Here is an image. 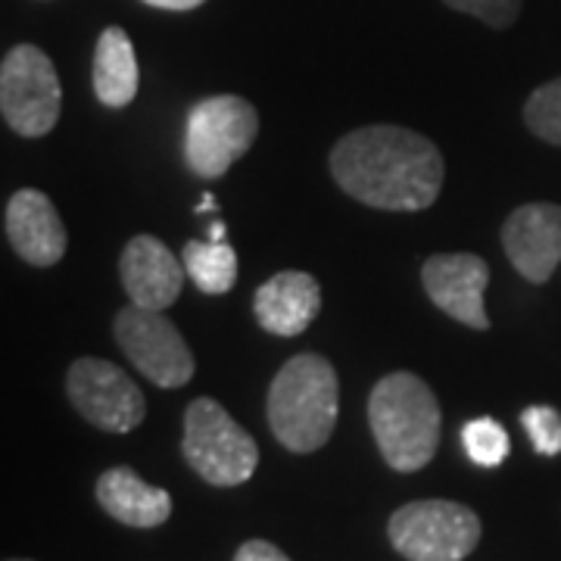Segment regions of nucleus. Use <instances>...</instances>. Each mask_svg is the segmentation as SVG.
I'll use <instances>...</instances> for the list:
<instances>
[{
	"label": "nucleus",
	"instance_id": "nucleus-1",
	"mask_svg": "<svg viewBox=\"0 0 561 561\" xmlns=\"http://www.w3.org/2000/svg\"><path fill=\"white\" fill-rule=\"evenodd\" d=\"M331 175L353 201L387 213H421L443 191V157L434 140L400 125H365L337 140Z\"/></svg>",
	"mask_w": 561,
	"mask_h": 561
},
{
	"label": "nucleus",
	"instance_id": "nucleus-2",
	"mask_svg": "<svg viewBox=\"0 0 561 561\" xmlns=\"http://www.w3.org/2000/svg\"><path fill=\"white\" fill-rule=\"evenodd\" d=\"M275 440L297 453H316L331 440L341 415V383L334 365L319 353H300L280 365L265 402Z\"/></svg>",
	"mask_w": 561,
	"mask_h": 561
},
{
	"label": "nucleus",
	"instance_id": "nucleus-3",
	"mask_svg": "<svg viewBox=\"0 0 561 561\" xmlns=\"http://www.w3.org/2000/svg\"><path fill=\"white\" fill-rule=\"evenodd\" d=\"M368 424L393 471H421L437 453L440 405L434 390L412 371H393L375 383L368 397Z\"/></svg>",
	"mask_w": 561,
	"mask_h": 561
},
{
	"label": "nucleus",
	"instance_id": "nucleus-4",
	"mask_svg": "<svg viewBox=\"0 0 561 561\" xmlns=\"http://www.w3.org/2000/svg\"><path fill=\"white\" fill-rule=\"evenodd\" d=\"M181 453L209 486H241L260 465L256 440L209 397L187 405Z\"/></svg>",
	"mask_w": 561,
	"mask_h": 561
},
{
	"label": "nucleus",
	"instance_id": "nucleus-5",
	"mask_svg": "<svg viewBox=\"0 0 561 561\" xmlns=\"http://www.w3.org/2000/svg\"><path fill=\"white\" fill-rule=\"evenodd\" d=\"M260 135L256 106L238 94L194 103L184 122V162L201 179H219Z\"/></svg>",
	"mask_w": 561,
	"mask_h": 561
},
{
	"label": "nucleus",
	"instance_id": "nucleus-6",
	"mask_svg": "<svg viewBox=\"0 0 561 561\" xmlns=\"http://www.w3.org/2000/svg\"><path fill=\"white\" fill-rule=\"evenodd\" d=\"M387 537L409 561H461L481 542V518L449 500H419L393 512Z\"/></svg>",
	"mask_w": 561,
	"mask_h": 561
},
{
	"label": "nucleus",
	"instance_id": "nucleus-7",
	"mask_svg": "<svg viewBox=\"0 0 561 561\" xmlns=\"http://www.w3.org/2000/svg\"><path fill=\"white\" fill-rule=\"evenodd\" d=\"M62 91L54 60L35 44H16L0 62V113L22 138H44L60 122Z\"/></svg>",
	"mask_w": 561,
	"mask_h": 561
},
{
	"label": "nucleus",
	"instance_id": "nucleus-8",
	"mask_svg": "<svg viewBox=\"0 0 561 561\" xmlns=\"http://www.w3.org/2000/svg\"><path fill=\"white\" fill-rule=\"evenodd\" d=\"M113 337L128 362L157 387L175 390L194 378V353L181 337L179 324L160 309L125 306L113 321Z\"/></svg>",
	"mask_w": 561,
	"mask_h": 561
},
{
	"label": "nucleus",
	"instance_id": "nucleus-9",
	"mask_svg": "<svg viewBox=\"0 0 561 561\" xmlns=\"http://www.w3.org/2000/svg\"><path fill=\"white\" fill-rule=\"evenodd\" d=\"M66 393L81 419L106 434H128L147 415L140 387L119 365L106 359H76L66 375Z\"/></svg>",
	"mask_w": 561,
	"mask_h": 561
},
{
	"label": "nucleus",
	"instance_id": "nucleus-10",
	"mask_svg": "<svg viewBox=\"0 0 561 561\" xmlns=\"http://www.w3.org/2000/svg\"><path fill=\"white\" fill-rule=\"evenodd\" d=\"M421 284L431 302L449 319L474 331L490 328L483 290L490 284V265L474 253H437L421 265Z\"/></svg>",
	"mask_w": 561,
	"mask_h": 561
},
{
	"label": "nucleus",
	"instance_id": "nucleus-11",
	"mask_svg": "<svg viewBox=\"0 0 561 561\" xmlns=\"http://www.w3.org/2000/svg\"><path fill=\"white\" fill-rule=\"evenodd\" d=\"M502 247L522 278L546 284L561 262V206H518L502 225Z\"/></svg>",
	"mask_w": 561,
	"mask_h": 561
},
{
	"label": "nucleus",
	"instance_id": "nucleus-12",
	"mask_svg": "<svg viewBox=\"0 0 561 561\" xmlns=\"http://www.w3.org/2000/svg\"><path fill=\"white\" fill-rule=\"evenodd\" d=\"M184 272V262L153 234L131 238L119 256L122 287L140 309L165 312L181 297Z\"/></svg>",
	"mask_w": 561,
	"mask_h": 561
},
{
	"label": "nucleus",
	"instance_id": "nucleus-13",
	"mask_svg": "<svg viewBox=\"0 0 561 561\" xmlns=\"http://www.w3.org/2000/svg\"><path fill=\"white\" fill-rule=\"evenodd\" d=\"M7 241L13 243V250L20 253L28 265H57L66 253V228H62L60 213L50 203L44 191L35 187H22L7 203Z\"/></svg>",
	"mask_w": 561,
	"mask_h": 561
},
{
	"label": "nucleus",
	"instance_id": "nucleus-14",
	"mask_svg": "<svg viewBox=\"0 0 561 561\" xmlns=\"http://www.w3.org/2000/svg\"><path fill=\"white\" fill-rule=\"evenodd\" d=\"M319 280L306 272H278L253 297V312L262 331L278 337H297L319 319Z\"/></svg>",
	"mask_w": 561,
	"mask_h": 561
},
{
	"label": "nucleus",
	"instance_id": "nucleus-15",
	"mask_svg": "<svg viewBox=\"0 0 561 561\" xmlns=\"http://www.w3.org/2000/svg\"><path fill=\"white\" fill-rule=\"evenodd\" d=\"M98 502L110 518L138 530L160 527L172 515V496L162 486L140 481L138 471H131L128 465L103 471L98 481Z\"/></svg>",
	"mask_w": 561,
	"mask_h": 561
},
{
	"label": "nucleus",
	"instance_id": "nucleus-16",
	"mask_svg": "<svg viewBox=\"0 0 561 561\" xmlns=\"http://www.w3.org/2000/svg\"><path fill=\"white\" fill-rule=\"evenodd\" d=\"M94 94L103 106L122 110L138 98L140 69L135 57V44L128 32L119 25L103 28L98 47H94Z\"/></svg>",
	"mask_w": 561,
	"mask_h": 561
},
{
	"label": "nucleus",
	"instance_id": "nucleus-17",
	"mask_svg": "<svg viewBox=\"0 0 561 561\" xmlns=\"http://www.w3.org/2000/svg\"><path fill=\"white\" fill-rule=\"evenodd\" d=\"M181 262L191 280L197 284V290L209 297L228 294L238 280V253L225 241H187Z\"/></svg>",
	"mask_w": 561,
	"mask_h": 561
},
{
	"label": "nucleus",
	"instance_id": "nucleus-18",
	"mask_svg": "<svg viewBox=\"0 0 561 561\" xmlns=\"http://www.w3.org/2000/svg\"><path fill=\"white\" fill-rule=\"evenodd\" d=\"M461 446L468 453V459L481 468H496L505 461L512 443L508 434L496 419H471L461 427Z\"/></svg>",
	"mask_w": 561,
	"mask_h": 561
},
{
	"label": "nucleus",
	"instance_id": "nucleus-19",
	"mask_svg": "<svg viewBox=\"0 0 561 561\" xmlns=\"http://www.w3.org/2000/svg\"><path fill=\"white\" fill-rule=\"evenodd\" d=\"M527 128L546 144L561 147V79L546 81L524 103Z\"/></svg>",
	"mask_w": 561,
	"mask_h": 561
},
{
	"label": "nucleus",
	"instance_id": "nucleus-20",
	"mask_svg": "<svg viewBox=\"0 0 561 561\" xmlns=\"http://www.w3.org/2000/svg\"><path fill=\"white\" fill-rule=\"evenodd\" d=\"M522 427L540 456H561V415L552 405H530L522 412Z\"/></svg>",
	"mask_w": 561,
	"mask_h": 561
},
{
	"label": "nucleus",
	"instance_id": "nucleus-21",
	"mask_svg": "<svg viewBox=\"0 0 561 561\" xmlns=\"http://www.w3.org/2000/svg\"><path fill=\"white\" fill-rule=\"evenodd\" d=\"M446 7L486 22L490 28H508L522 16V0H443Z\"/></svg>",
	"mask_w": 561,
	"mask_h": 561
},
{
	"label": "nucleus",
	"instance_id": "nucleus-22",
	"mask_svg": "<svg viewBox=\"0 0 561 561\" xmlns=\"http://www.w3.org/2000/svg\"><path fill=\"white\" fill-rule=\"evenodd\" d=\"M234 561H290L284 552H280L275 542L268 540H247L238 549Z\"/></svg>",
	"mask_w": 561,
	"mask_h": 561
},
{
	"label": "nucleus",
	"instance_id": "nucleus-23",
	"mask_svg": "<svg viewBox=\"0 0 561 561\" xmlns=\"http://www.w3.org/2000/svg\"><path fill=\"white\" fill-rule=\"evenodd\" d=\"M150 7H160V10H175V13H184V10H197L206 0H144Z\"/></svg>",
	"mask_w": 561,
	"mask_h": 561
},
{
	"label": "nucleus",
	"instance_id": "nucleus-24",
	"mask_svg": "<svg viewBox=\"0 0 561 561\" xmlns=\"http://www.w3.org/2000/svg\"><path fill=\"white\" fill-rule=\"evenodd\" d=\"M209 241H225V225L216 221L213 228H209Z\"/></svg>",
	"mask_w": 561,
	"mask_h": 561
},
{
	"label": "nucleus",
	"instance_id": "nucleus-25",
	"mask_svg": "<svg viewBox=\"0 0 561 561\" xmlns=\"http://www.w3.org/2000/svg\"><path fill=\"white\" fill-rule=\"evenodd\" d=\"M206 209H216V197L213 194H206L201 206H197V213H206Z\"/></svg>",
	"mask_w": 561,
	"mask_h": 561
},
{
	"label": "nucleus",
	"instance_id": "nucleus-26",
	"mask_svg": "<svg viewBox=\"0 0 561 561\" xmlns=\"http://www.w3.org/2000/svg\"><path fill=\"white\" fill-rule=\"evenodd\" d=\"M10 561H28V559H10Z\"/></svg>",
	"mask_w": 561,
	"mask_h": 561
}]
</instances>
